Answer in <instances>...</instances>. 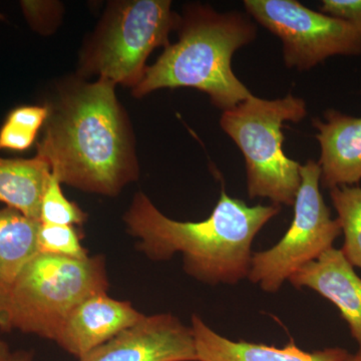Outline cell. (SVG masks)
Returning <instances> with one entry per match:
<instances>
[{"label":"cell","instance_id":"cell-1","mask_svg":"<svg viewBox=\"0 0 361 361\" xmlns=\"http://www.w3.org/2000/svg\"><path fill=\"white\" fill-rule=\"evenodd\" d=\"M116 85L73 80L49 108L37 156L61 184L115 197L139 177L135 137Z\"/></svg>","mask_w":361,"mask_h":361},{"label":"cell","instance_id":"cell-2","mask_svg":"<svg viewBox=\"0 0 361 361\" xmlns=\"http://www.w3.org/2000/svg\"><path fill=\"white\" fill-rule=\"evenodd\" d=\"M279 212L280 206L250 207L223 189L208 219L180 222L166 217L139 192L123 220L128 232L139 239L137 249L149 259L170 260L180 253L188 275L216 286L248 277L253 240Z\"/></svg>","mask_w":361,"mask_h":361},{"label":"cell","instance_id":"cell-3","mask_svg":"<svg viewBox=\"0 0 361 361\" xmlns=\"http://www.w3.org/2000/svg\"><path fill=\"white\" fill-rule=\"evenodd\" d=\"M256 35L255 25L245 14L218 13L202 4L188 6L179 40L147 68L133 94L141 97L160 89L193 87L208 94L218 109L230 110L252 96L233 71L232 58Z\"/></svg>","mask_w":361,"mask_h":361},{"label":"cell","instance_id":"cell-4","mask_svg":"<svg viewBox=\"0 0 361 361\" xmlns=\"http://www.w3.org/2000/svg\"><path fill=\"white\" fill-rule=\"evenodd\" d=\"M306 116V102L292 94L278 99L252 94L223 111L221 128L245 158L250 199L268 198L274 205H294L302 165L285 155L282 128L285 122L298 123Z\"/></svg>","mask_w":361,"mask_h":361},{"label":"cell","instance_id":"cell-5","mask_svg":"<svg viewBox=\"0 0 361 361\" xmlns=\"http://www.w3.org/2000/svg\"><path fill=\"white\" fill-rule=\"evenodd\" d=\"M108 289L104 256L75 259L37 254L13 284L1 330L54 341L78 304Z\"/></svg>","mask_w":361,"mask_h":361},{"label":"cell","instance_id":"cell-6","mask_svg":"<svg viewBox=\"0 0 361 361\" xmlns=\"http://www.w3.org/2000/svg\"><path fill=\"white\" fill-rule=\"evenodd\" d=\"M180 20L168 0L113 2L82 52L80 75H97L135 89L149 54L170 44L169 35L179 30Z\"/></svg>","mask_w":361,"mask_h":361},{"label":"cell","instance_id":"cell-7","mask_svg":"<svg viewBox=\"0 0 361 361\" xmlns=\"http://www.w3.org/2000/svg\"><path fill=\"white\" fill-rule=\"evenodd\" d=\"M322 170L314 161L301 166V184L294 202V218L281 240L268 250L252 254L248 279L269 293L332 248L341 234L339 221L331 214L320 193Z\"/></svg>","mask_w":361,"mask_h":361},{"label":"cell","instance_id":"cell-8","mask_svg":"<svg viewBox=\"0 0 361 361\" xmlns=\"http://www.w3.org/2000/svg\"><path fill=\"white\" fill-rule=\"evenodd\" d=\"M244 6L281 39L287 68L308 71L331 56L361 54V32L355 26L296 0H245Z\"/></svg>","mask_w":361,"mask_h":361},{"label":"cell","instance_id":"cell-9","mask_svg":"<svg viewBox=\"0 0 361 361\" xmlns=\"http://www.w3.org/2000/svg\"><path fill=\"white\" fill-rule=\"evenodd\" d=\"M80 361H198L192 327L169 313L139 322L90 351Z\"/></svg>","mask_w":361,"mask_h":361},{"label":"cell","instance_id":"cell-10","mask_svg":"<svg viewBox=\"0 0 361 361\" xmlns=\"http://www.w3.org/2000/svg\"><path fill=\"white\" fill-rule=\"evenodd\" d=\"M144 316L128 301L116 300L106 293L96 294L71 311L54 341L80 360Z\"/></svg>","mask_w":361,"mask_h":361},{"label":"cell","instance_id":"cell-11","mask_svg":"<svg viewBox=\"0 0 361 361\" xmlns=\"http://www.w3.org/2000/svg\"><path fill=\"white\" fill-rule=\"evenodd\" d=\"M288 281L295 288L312 289L338 308L361 353V278L341 249H329L294 273Z\"/></svg>","mask_w":361,"mask_h":361},{"label":"cell","instance_id":"cell-12","mask_svg":"<svg viewBox=\"0 0 361 361\" xmlns=\"http://www.w3.org/2000/svg\"><path fill=\"white\" fill-rule=\"evenodd\" d=\"M317 130L315 137L320 145L323 186H351L361 180V118L327 110L324 121L313 118Z\"/></svg>","mask_w":361,"mask_h":361},{"label":"cell","instance_id":"cell-13","mask_svg":"<svg viewBox=\"0 0 361 361\" xmlns=\"http://www.w3.org/2000/svg\"><path fill=\"white\" fill-rule=\"evenodd\" d=\"M198 361H344L348 353L343 348L304 351L294 342L282 348L243 341H233L211 329L200 316H192Z\"/></svg>","mask_w":361,"mask_h":361},{"label":"cell","instance_id":"cell-14","mask_svg":"<svg viewBox=\"0 0 361 361\" xmlns=\"http://www.w3.org/2000/svg\"><path fill=\"white\" fill-rule=\"evenodd\" d=\"M39 223L9 207L0 210V330L13 284L25 265L39 254Z\"/></svg>","mask_w":361,"mask_h":361},{"label":"cell","instance_id":"cell-15","mask_svg":"<svg viewBox=\"0 0 361 361\" xmlns=\"http://www.w3.org/2000/svg\"><path fill=\"white\" fill-rule=\"evenodd\" d=\"M51 177V166L42 157L0 158V202L39 221L40 205Z\"/></svg>","mask_w":361,"mask_h":361},{"label":"cell","instance_id":"cell-16","mask_svg":"<svg viewBox=\"0 0 361 361\" xmlns=\"http://www.w3.org/2000/svg\"><path fill=\"white\" fill-rule=\"evenodd\" d=\"M329 193L344 234L341 250L351 265L361 269V188H332Z\"/></svg>","mask_w":361,"mask_h":361},{"label":"cell","instance_id":"cell-17","mask_svg":"<svg viewBox=\"0 0 361 361\" xmlns=\"http://www.w3.org/2000/svg\"><path fill=\"white\" fill-rule=\"evenodd\" d=\"M39 253L61 257L85 259L89 252L82 246V236L75 226L39 223L37 233Z\"/></svg>","mask_w":361,"mask_h":361},{"label":"cell","instance_id":"cell-18","mask_svg":"<svg viewBox=\"0 0 361 361\" xmlns=\"http://www.w3.org/2000/svg\"><path fill=\"white\" fill-rule=\"evenodd\" d=\"M61 184L58 178L51 174L40 205L39 222L54 225L84 224L87 213L77 204L66 199Z\"/></svg>","mask_w":361,"mask_h":361},{"label":"cell","instance_id":"cell-19","mask_svg":"<svg viewBox=\"0 0 361 361\" xmlns=\"http://www.w3.org/2000/svg\"><path fill=\"white\" fill-rule=\"evenodd\" d=\"M37 135L35 130L6 121L0 130V149L25 151L32 146Z\"/></svg>","mask_w":361,"mask_h":361},{"label":"cell","instance_id":"cell-20","mask_svg":"<svg viewBox=\"0 0 361 361\" xmlns=\"http://www.w3.org/2000/svg\"><path fill=\"white\" fill-rule=\"evenodd\" d=\"M320 13L348 21L361 32V0H322Z\"/></svg>","mask_w":361,"mask_h":361},{"label":"cell","instance_id":"cell-21","mask_svg":"<svg viewBox=\"0 0 361 361\" xmlns=\"http://www.w3.org/2000/svg\"><path fill=\"white\" fill-rule=\"evenodd\" d=\"M49 114V108L47 106H21L11 111L6 121L23 126L37 133L47 122Z\"/></svg>","mask_w":361,"mask_h":361},{"label":"cell","instance_id":"cell-22","mask_svg":"<svg viewBox=\"0 0 361 361\" xmlns=\"http://www.w3.org/2000/svg\"><path fill=\"white\" fill-rule=\"evenodd\" d=\"M33 355L30 351L18 350L11 351V356H9L7 361H32Z\"/></svg>","mask_w":361,"mask_h":361},{"label":"cell","instance_id":"cell-23","mask_svg":"<svg viewBox=\"0 0 361 361\" xmlns=\"http://www.w3.org/2000/svg\"><path fill=\"white\" fill-rule=\"evenodd\" d=\"M11 350L9 348L8 344L6 341L0 339V361L8 360L9 356H11Z\"/></svg>","mask_w":361,"mask_h":361},{"label":"cell","instance_id":"cell-24","mask_svg":"<svg viewBox=\"0 0 361 361\" xmlns=\"http://www.w3.org/2000/svg\"><path fill=\"white\" fill-rule=\"evenodd\" d=\"M344 361H361V353H357L355 355H350L348 353V357Z\"/></svg>","mask_w":361,"mask_h":361}]
</instances>
